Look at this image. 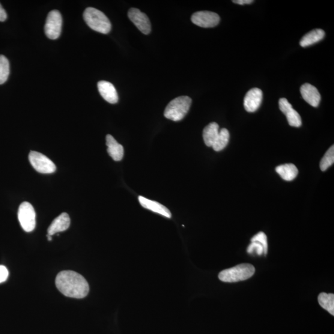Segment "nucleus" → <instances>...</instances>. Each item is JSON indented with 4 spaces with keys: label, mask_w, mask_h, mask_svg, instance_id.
<instances>
[{
    "label": "nucleus",
    "mask_w": 334,
    "mask_h": 334,
    "mask_svg": "<svg viewBox=\"0 0 334 334\" xmlns=\"http://www.w3.org/2000/svg\"><path fill=\"white\" fill-rule=\"evenodd\" d=\"M55 284L58 290L70 298H85L89 294V285L80 274L72 270H64L56 277Z\"/></svg>",
    "instance_id": "nucleus-1"
},
{
    "label": "nucleus",
    "mask_w": 334,
    "mask_h": 334,
    "mask_svg": "<svg viewBox=\"0 0 334 334\" xmlns=\"http://www.w3.org/2000/svg\"><path fill=\"white\" fill-rule=\"evenodd\" d=\"M83 17L89 28L95 31L107 34L111 31L112 25L108 17L97 9L91 7L86 8Z\"/></svg>",
    "instance_id": "nucleus-2"
},
{
    "label": "nucleus",
    "mask_w": 334,
    "mask_h": 334,
    "mask_svg": "<svg viewBox=\"0 0 334 334\" xmlns=\"http://www.w3.org/2000/svg\"><path fill=\"white\" fill-rule=\"evenodd\" d=\"M192 100L187 96L175 98L166 106L164 116L169 120L179 121L184 118L189 112Z\"/></svg>",
    "instance_id": "nucleus-3"
},
{
    "label": "nucleus",
    "mask_w": 334,
    "mask_h": 334,
    "mask_svg": "<svg viewBox=\"0 0 334 334\" xmlns=\"http://www.w3.org/2000/svg\"><path fill=\"white\" fill-rule=\"evenodd\" d=\"M255 273V268L249 264H241L222 270L219 278L223 282H237L251 278Z\"/></svg>",
    "instance_id": "nucleus-4"
},
{
    "label": "nucleus",
    "mask_w": 334,
    "mask_h": 334,
    "mask_svg": "<svg viewBox=\"0 0 334 334\" xmlns=\"http://www.w3.org/2000/svg\"><path fill=\"white\" fill-rule=\"evenodd\" d=\"M35 212L32 205L28 202L20 205L18 211V219L22 227L27 232L34 231L36 224Z\"/></svg>",
    "instance_id": "nucleus-5"
},
{
    "label": "nucleus",
    "mask_w": 334,
    "mask_h": 334,
    "mask_svg": "<svg viewBox=\"0 0 334 334\" xmlns=\"http://www.w3.org/2000/svg\"><path fill=\"white\" fill-rule=\"evenodd\" d=\"M30 163L35 171L41 174H50L56 171L55 163L44 154L36 151H31L29 154Z\"/></svg>",
    "instance_id": "nucleus-6"
},
{
    "label": "nucleus",
    "mask_w": 334,
    "mask_h": 334,
    "mask_svg": "<svg viewBox=\"0 0 334 334\" xmlns=\"http://www.w3.org/2000/svg\"><path fill=\"white\" fill-rule=\"evenodd\" d=\"M62 22V17L59 11L53 10L50 12L45 26V32L48 38L55 40L60 36Z\"/></svg>",
    "instance_id": "nucleus-7"
},
{
    "label": "nucleus",
    "mask_w": 334,
    "mask_h": 334,
    "mask_svg": "<svg viewBox=\"0 0 334 334\" xmlns=\"http://www.w3.org/2000/svg\"><path fill=\"white\" fill-rule=\"evenodd\" d=\"M220 16L214 12L198 11L192 16V22L195 25L204 28H214L219 25Z\"/></svg>",
    "instance_id": "nucleus-8"
},
{
    "label": "nucleus",
    "mask_w": 334,
    "mask_h": 334,
    "mask_svg": "<svg viewBox=\"0 0 334 334\" xmlns=\"http://www.w3.org/2000/svg\"><path fill=\"white\" fill-rule=\"evenodd\" d=\"M128 17L136 26L140 31L143 34L148 35L151 31V25L150 20L147 15L142 13L138 9L131 8L128 11Z\"/></svg>",
    "instance_id": "nucleus-9"
},
{
    "label": "nucleus",
    "mask_w": 334,
    "mask_h": 334,
    "mask_svg": "<svg viewBox=\"0 0 334 334\" xmlns=\"http://www.w3.org/2000/svg\"><path fill=\"white\" fill-rule=\"evenodd\" d=\"M279 108L287 117L288 124L294 127H300L302 124V118L296 110L285 98H280L279 102Z\"/></svg>",
    "instance_id": "nucleus-10"
},
{
    "label": "nucleus",
    "mask_w": 334,
    "mask_h": 334,
    "mask_svg": "<svg viewBox=\"0 0 334 334\" xmlns=\"http://www.w3.org/2000/svg\"><path fill=\"white\" fill-rule=\"evenodd\" d=\"M262 100V92L258 88H253L247 92L244 98V109L247 112L253 113L260 107Z\"/></svg>",
    "instance_id": "nucleus-11"
},
{
    "label": "nucleus",
    "mask_w": 334,
    "mask_h": 334,
    "mask_svg": "<svg viewBox=\"0 0 334 334\" xmlns=\"http://www.w3.org/2000/svg\"><path fill=\"white\" fill-rule=\"evenodd\" d=\"M303 99L313 107H317L321 101V95L317 88L310 84L306 83L300 88Z\"/></svg>",
    "instance_id": "nucleus-12"
},
{
    "label": "nucleus",
    "mask_w": 334,
    "mask_h": 334,
    "mask_svg": "<svg viewBox=\"0 0 334 334\" xmlns=\"http://www.w3.org/2000/svg\"><path fill=\"white\" fill-rule=\"evenodd\" d=\"M99 93L107 102L114 104L118 102V95L115 86L106 80H100L97 84Z\"/></svg>",
    "instance_id": "nucleus-13"
},
{
    "label": "nucleus",
    "mask_w": 334,
    "mask_h": 334,
    "mask_svg": "<svg viewBox=\"0 0 334 334\" xmlns=\"http://www.w3.org/2000/svg\"><path fill=\"white\" fill-rule=\"evenodd\" d=\"M71 220L69 215L67 213H62L53 220L51 225L48 228V235H52L57 233L64 232L70 227Z\"/></svg>",
    "instance_id": "nucleus-14"
},
{
    "label": "nucleus",
    "mask_w": 334,
    "mask_h": 334,
    "mask_svg": "<svg viewBox=\"0 0 334 334\" xmlns=\"http://www.w3.org/2000/svg\"><path fill=\"white\" fill-rule=\"evenodd\" d=\"M138 199L140 204L143 207L153 211L154 213L162 215L166 218H171L172 214L171 211L162 204L156 201H151V200L145 198L141 196H139Z\"/></svg>",
    "instance_id": "nucleus-15"
},
{
    "label": "nucleus",
    "mask_w": 334,
    "mask_h": 334,
    "mask_svg": "<svg viewBox=\"0 0 334 334\" xmlns=\"http://www.w3.org/2000/svg\"><path fill=\"white\" fill-rule=\"evenodd\" d=\"M106 145L108 149L110 156L115 161H120L124 156V149L123 145L119 144L112 135H108L106 136Z\"/></svg>",
    "instance_id": "nucleus-16"
},
{
    "label": "nucleus",
    "mask_w": 334,
    "mask_h": 334,
    "mask_svg": "<svg viewBox=\"0 0 334 334\" xmlns=\"http://www.w3.org/2000/svg\"><path fill=\"white\" fill-rule=\"evenodd\" d=\"M325 36V32L323 29H316L310 31L302 37L300 40V46L302 47H307L311 45L319 43L323 40Z\"/></svg>",
    "instance_id": "nucleus-17"
},
{
    "label": "nucleus",
    "mask_w": 334,
    "mask_h": 334,
    "mask_svg": "<svg viewBox=\"0 0 334 334\" xmlns=\"http://www.w3.org/2000/svg\"><path fill=\"white\" fill-rule=\"evenodd\" d=\"M276 171L283 180L287 181L294 180L298 174L297 166L292 163L284 164L277 166Z\"/></svg>",
    "instance_id": "nucleus-18"
},
{
    "label": "nucleus",
    "mask_w": 334,
    "mask_h": 334,
    "mask_svg": "<svg viewBox=\"0 0 334 334\" xmlns=\"http://www.w3.org/2000/svg\"><path fill=\"white\" fill-rule=\"evenodd\" d=\"M219 126L217 123H211L205 127L203 131V139L207 147H212L219 135Z\"/></svg>",
    "instance_id": "nucleus-19"
},
{
    "label": "nucleus",
    "mask_w": 334,
    "mask_h": 334,
    "mask_svg": "<svg viewBox=\"0 0 334 334\" xmlns=\"http://www.w3.org/2000/svg\"><path fill=\"white\" fill-rule=\"evenodd\" d=\"M318 302L322 308L334 316V295L321 293L318 297Z\"/></svg>",
    "instance_id": "nucleus-20"
},
{
    "label": "nucleus",
    "mask_w": 334,
    "mask_h": 334,
    "mask_svg": "<svg viewBox=\"0 0 334 334\" xmlns=\"http://www.w3.org/2000/svg\"><path fill=\"white\" fill-rule=\"evenodd\" d=\"M229 139V131L225 128H223L219 131V135L212 147H213L215 151L219 152L222 151L227 145Z\"/></svg>",
    "instance_id": "nucleus-21"
},
{
    "label": "nucleus",
    "mask_w": 334,
    "mask_h": 334,
    "mask_svg": "<svg viewBox=\"0 0 334 334\" xmlns=\"http://www.w3.org/2000/svg\"><path fill=\"white\" fill-rule=\"evenodd\" d=\"M10 74V62L7 57L0 55V85H3L8 80Z\"/></svg>",
    "instance_id": "nucleus-22"
},
{
    "label": "nucleus",
    "mask_w": 334,
    "mask_h": 334,
    "mask_svg": "<svg viewBox=\"0 0 334 334\" xmlns=\"http://www.w3.org/2000/svg\"><path fill=\"white\" fill-rule=\"evenodd\" d=\"M334 162V146H331L326 154H325L320 163V169L322 171H326L327 169L333 165Z\"/></svg>",
    "instance_id": "nucleus-23"
},
{
    "label": "nucleus",
    "mask_w": 334,
    "mask_h": 334,
    "mask_svg": "<svg viewBox=\"0 0 334 334\" xmlns=\"http://www.w3.org/2000/svg\"><path fill=\"white\" fill-rule=\"evenodd\" d=\"M251 241H252V242H254V241H256V242H258L261 244L264 249L265 255L267 254V238L266 235H265L264 232H260L258 233V234H256L255 236L253 237L252 239H251Z\"/></svg>",
    "instance_id": "nucleus-24"
},
{
    "label": "nucleus",
    "mask_w": 334,
    "mask_h": 334,
    "mask_svg": "<svg viewBox=\"0 0 334 334\" xmlns=\"http://www.w3.org/2000/svg\"><path fill=\"white\" fill-rule=\"evenodd\" d=\"M247 253H249L250 255H253L254 254V253H256V255L259 256H261L262 255H265L263 246H262L261 244L258 242H256V241L252 242L249 246L247 247Z\"/></svg>",
    "instance_id": "nucleus-25"
},
{
    "label": "nucleus",
    "mask_w": 334,
    "mask_h": 334,
    "mask_svg": "<svg viewBox=\"0 0 334 334\" xmlns=\"http://www.w3.org/2000/svg\"><path fill=\"white\" fill-rule=\"evenodd\" d=\"M8 276L9 272L7 268L4 265H0V283L5 282Z\"/></svg>",
    "instance_id": "nucleus-26"
},
{
    "label": "nucleus",
    "mask_w": 334,
    "mask_h": 334,
    "mask_svg": "<svg viewBox=\"0 0 334 334\" xmlns=\"http://www.w3.org/2000/svg\"><path fill=\"white\" fill-rule=\"evenodd\" d=\"M7 12H6L4 8L2 7L1 4H0V22H4L6 20H7Z\"/></svg>",
    "instance_id": "nucleus-27"
},
{
    "label": "nucleus",
    "mask_w": 334,
    "mask_h": 334,
    "mask_svg": "<svg viewBox=\"0 0 334 334\" xmlns=\"http://www.w3.org/2000/svg\"><path fill=\"white\" fill-rule=\"evenodd\" d=\"M254 2L253 0H234L233 3L240 5L252 4V3Z\"/></svg>",
    "instance_id": "nucleus-28"
},
{
    "label": "nucleus",
    "mask_w": 334,
    "mask_h": 334,
    "mask_svg": "<svg viewBox=\"0 0 334 334\" xmlns=\"http://www.w3.org/2000/svg\"><path fill=\"white\" fill-rule=\"evenodd\" d=\"M47 238H48V240H49V241H51L52 240V236H50V235H47Z\"/></svg>",
    "instance_id": "nucleus-29"
}]
</instances>
